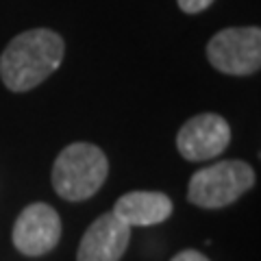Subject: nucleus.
<instances>
[{
	"mask_svg": "<svg viewBox=\"0 0 261 261\" xmlns=\"http://www.w3.org/2000/svg\"><path fill=\"white\" fill-rule=\"evenodd\" d=\"M63 39L50 29H31L13 37L0 57V76L11 92L42 85L63 61Z\"/></svg>",
	"mask_w": 261,
	"mask_h": 261,
	"instance_id": "f257e3e1",
	"label": "nucleus"
},
{
	"mask_svg": "<svg viewBox=\"0 0 261 261\" xmlns=\"http://www.w3.org/2000/svg\"><path fill=\"white\" fill-rule=\"evenodd\" d=\"M109 174V161L98 146L87 142L70 144L53 166V187L70 202L87 200L100 190Z\"/></svg>",
	"mask_w": 261,
	"mask_h": 261,
	"instance_id": "f03ea898",
	"label": "nucleus"
},
{
	"mask_svg": "<svg viewBox=\"0 0 261 261\" xmlns=\"http://www.w3.org/2000/svg\"><path fill=\"white\" fill-rule=\"evenodd\" d=\"M255 185V172L246 161L228 159L198 170L187 185V200L202 209H222Z\"/></svg>",
	"mask_w": 261,
	"mask_h": 261,
	"instance_id": "7ed1b4c3",
	"label": "nucleus"
},
{
	"mask_svg": "<svg viewBox=\"0 0 261 261\" xmlns=\"http://www.w3.org/2000/svg\"><path fill=\"white\" fill-rule=\"evenodd\" d=\"M209 63L231 76L255 74L261 65V31L257 27L224 29L207 46Z\"/></svg>",
	"mask_w": 261,
	"mask_h": 261,
	"instance_id": "20e7f679",
	"label": "nucleus"
},
{
	"mask_svg": "<svg viewBox=\"0 0 261 261\" xmlns=\"http://www.w3.org/2000/svg\"><path fill=\"white\" fill-rule=\"evenodd\" d=\"M61 240V218L46 202L22 209L13 224V246L27 257H42Z\"/></svg>",
	"mask_w": 261,
	"mask_h": 261,
	"instance_id": "39448f33",
	"label": "nucleus"
},
{
	"mask_svg": "<svg viewBox=\"0 0 261 261\" xmlns=\"http://www.w3.org/2000/svg\"><path fill=\"white\" fill-rule=\"evenodd\" d=\"M231 144V126L218 113H200L185 122L176 135V148L187 161H209Z\"/></svg>",
	"mask_w": 261,
	"mask_h": 261,
	"instance_id": "423d86ee",
	"label": "nucleus"
},
{
	"mask_svg": "<svg viewBox=\"0 0 261 261\" xmlns=\"http://www.w3.org/2000/svg\"><path fill=\"white\" fill-rule=\"evenodd\" d=\"M130 242V226L107 211L87 226L79 244L76 261H120Z\"/></svg>",
	"mask_w": 261,
	"mask_h": 261,
	"instance_id": "0eeeda50",
	"label": "nucleus"
},
{
	"mask_svg": "<svg viewBox=\"0 0 261 261\" xmlns=\"http://www.w3.org/2000/svg\"><path fill=\"white\" fill-rule=\"evenodd\" d=\"M113 214L126 226H152L172 216V200L161 192H128L118 198Z\"/></svg>",
	"mask_w": 261,
	"mask_h": 261,
	"instance_id": "6e6552de",
	"label": "nucleus"
},
{
	"mask_svg": "<svg viewBox=\"0 0 261 261\" xmlns=\"http://www.w3.org/2000/svg\"><path fill=\"white\" fill-rule=\"evenodd\" d=\"M176 3H178V9L185 13H200L207 7L214 5V0H176Z\"/></svg>",
	"mask_w": 261,
	"mask_h": 261,
	"instance_id": "1a4fd4ad",
	"label": "nucleus"
},
{
	"mask_svg": "<svg viewBox=\"0 0 261 261\" xmlns=\"http://www.w3.org/2000/svg\"><path fill=\"white\" fill-rule=\"evenodd\" d=\"M172 261H209L202 252H198V250H183V252H178V255H174L172 257Z\"/></svg>",
	"mask_w": 261,
	"mask_h": 261,
	"instance_id": "9d476101",
	"label": "nucleus"
}]
</instances>
